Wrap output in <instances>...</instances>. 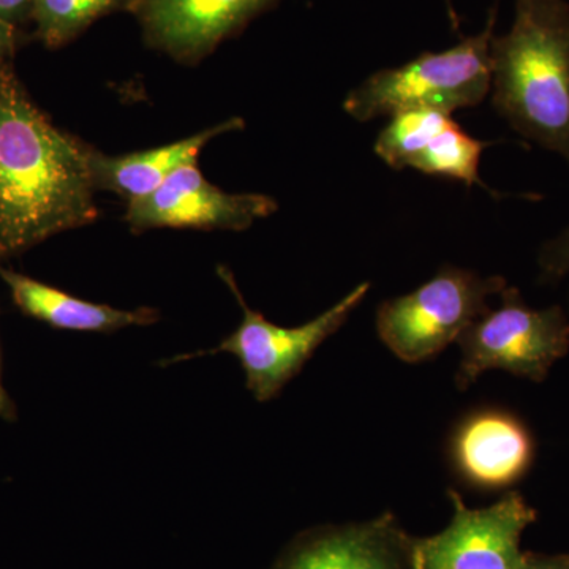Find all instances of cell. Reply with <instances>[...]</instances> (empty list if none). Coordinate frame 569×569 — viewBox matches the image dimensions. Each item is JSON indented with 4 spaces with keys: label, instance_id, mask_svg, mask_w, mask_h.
<instances>
[{
    "label": "cell",
    "instance_id": "1",
    "mask_svg": "<svg viewBox=\"0 0 569 569\" xmlns=\"http://www.w3.org/2000/svg\"><path fill=\"white\" fill-rule=\"evenodd\" d=\"M89 151L0 73V258L96 222Z\"/></svg>",
    "mask_w": 569,
    "mask_h": 569
},
{
    "label": "cell",
    "instance_id": "2",
    "mask_svg": "<svg viewBox=\"0 0 569 569\" xmlns=\"http://www.w3.org/2000/svg\"><path fill=\"white\" fill-rule=\"evenodd\" d=\"M490 70L498 114L569 163L567 0H516L511 29L490 40Z\"/></svg>",
    "mask_w": 569,
    "mask_h": 569
},
{
    "label": "cell",
    "instance_id": "3",
    "mask_svg": "<svg viewBox=\"0 0 569 569\" xmlns=\"http://www.w3.org/2000/svg\"><path fill=\"white\" fill-rule=\"evenodd\" d=\"M497 10L489 13L485 31L441 52H425L406 66L377 71L348 93L343 108L359 122L399 112H447L477 107L492 82L490 40Z\"/></svg>",
    "mask_w": 569,
    "mask_h": 569
},
{
    "label": "cell",
    "instance_id": "4",
    "mask_svg": "<svg viewBox=\"0 0 569 569\" xmlns=\"http://www.w3.org/2000/svg\"><path fill=\"white\" fill-rule=\"evenodd\" d=\"M458 343L460 391L488 370H505L539 383L569 351V313L560 306L533 309L518 288L507 287L500 306L468 326Z\"/></svg>",
    "mask_w": 569,
    "mask_h": 569
},
{
    "label": "cell",
    "instance_id": "5",
    "mask_svg": "<svg viewBox=\"0 0 569 569\" xmlns=\"http://www.w3.org/2000/svg\"><path fill=\"white\" fill-rule=\"evenodd\" d=\"M507 287L503 277L445 266L417 290L378 307V336L403 362L427 361L458 342L468 326L488 312L490 296Z\"/></svg>",
    "mask_w": 569,
    "mask_h": 569
},
{
    "label": "cell",
    "instance_id": "6",
    "mask_svg": "<svg viewBox=\"0 0 569 569\" xmlns=\"http://www.w3.org/2000/svg\"><path fill=\"white\" fill-rule=\"evenodd\" d=\"M219 274L231 288L244 310L242 323L233 335L223 339L219 347L197 355L178 356L164 365L186 361L193 356L217 355L222 351L233 355L244 369L247 389L252 392L258 402H268L279 396L284 385L301 372L317 348L346 325L350 313L361 305L370 290L369 282L358 284L346 298L340 299L336 306L313 318L309 323L283 328L266 320L260 312L246 305L230 269L219 268Z\"/></svg>",
    "mask_w": 569,
    "mask_h": 569
},
{
    "label": "cell",
    "instance_id": "7",
    "mask_svg": "<svg viewBox=\"0 0 569 569\" xmlns=\"http://www.w3.org/2000/svg\"><path fill=\"white\" fill-rule=\"evenodd\" d=\"M451 522L443 531L413 539V569H520L523 533L537 511L519 492H508L490 507L467 508L456 490Z\"/></svg>",
    "mask_w": 569,
    "mask_h": 569
},
{
    "label": "cell",
    "instance_id": "8",
    "mask_svg": "<svg viewBox=\"0 0 569 569\" xmlns=\"http://www.w3.org/2000/svg\"><path fill=\"white\" fill-rule=\"evenodd\" d=\"M279 209L260 193H227L187 164L148 197L127 204L126 222L134 233L156 228L242 231Z\"/></svg>",
    "mask_w": 569,
    "mask_h": 569
},
{
    "label": "cell",
    "instance_id": "9",
    "mask_svg": "<svg viewBox=\"0 0 569 569\" xmlns=\"http://www.w3.org/2000/svg\"><path fill=\"white\" fill-rule=\"evenodd\" d=\"M277 0H137L146 40L178 62L194 63Z\"/></svg>",
    "mask_w": 569,
    "mask_h": 569
},
{
    "label": "cell",
    "instance_id": "10",
    "mask_svg": "<svg viewBox=\"0 0 569 569\" xmlns=\"http://www.w3.org/2000/svg\"><path fill=\"white\" fill-rule=\"evenodd\" d=\"M272 569H413V539L392 515L307 531Z\"/></svg>",
    "mask_w": 569,
    "mask_h": 569
},
{
    "label": "cell",
    "instance_id": "11",
    "mask_svg": "<svg viewBox=\"0 0 569 569\" xmlns=\"http://www.w3.org/2000/svg\"><path fill=\"white\" fill-rule=\"evenodd\" d=\"M460 477L479 489H505L526 477L535 443L520 419L501 410H479L463 419L451 440Z\"/></svg>",
    "mask_w": 569,
    "mask_h": 569
},
{
    "label": "cell",
    "instance_id": "12",
    "mask_svg": "<svg viewBox=\"0 0 569 569\" xmlns=\"http://www.w3.org/2000/svg\"><path fill=\"white\" fill-rule=\"evenodd\" d=\"M242 127V119L233 118L186 140L119 157L104 156L91 148L89 170L93 189L107 190L123 198L127 204L132 203L159 189L176 171L197 163L198 156L213 138Z\"/></svg>",
    "mask_w": 569,
    "mask_h": 569
},
{
    "label": "cell",
    "instance_id": "13",
    "mask_svg": "<svg viewBox=\"0 0 569 569\" xmlns=\"http://www.w3.org/2000/svg\"><path fill=\"white\" fill-rule=\"evenodd\" d=\"M0 277L9 284L14 305L26 316L43 321L56 329L80 332H116L130 326H149L159 321L152 309L122 310L107 305L84 301L41 283L31 277L0 268Z\"/></svg>",
    "mask_w": 569,
    "mask_h": 569
},
{
    "label": "cell",
    "instance_id": "14",
    "mask_svg": "<svg viewBox=\"0 0 569 569\" xmlns=\"http://www.w3.org/2000/svg\"><path fill=\"white\" fill-rule=\"evenodd\" d=\"M489 146L492 142L477 140L463 132L458 122L451 121L426 142L407 168H415L436 178L463 182L468 187L473 183L486 187L479 178V163L482 152Z\"/></svg>",
    "mask_w": 569,
    "mask_h": 569
},
{
    "label": "cell",
    "instance_id": "15",
    "mask_svg": "<svg viewBox=\"0 0 569 569\" xmlns=\"http://www.w3.org/2000/svg\"><path fill=\"white\" fill-rule=\"evenodd\" d=\"M137 0H33L39 37L58 48L77 39L93 21L114 11H132Z\"/></svg>",
    "mask_w": 569,
    "mask_h": 569
},
{
    "label": "cell",
    "instance_id": "16",
    "mask_svg": "<svg viewBox=\"0 0 569 569\" xmlns=\"http://www.w3.org/2000/svg\"><path fill=\"white\" fill-rule=\"evenodd\" d=\"M452 121L451 114L432 110L399 112L381 130L376 153L389 167L402 170L433 134Z\"/></svg>",
    "mask_w": 569,
    "mask_h": 569
},
{
    "label": "cell",
    "instance_id": "17",
    "mask_svg": "<svg viewBox=\"0 0 569 569\" xmlns=\"http://www.w3.org/2000/svg\"><path fill=\"white\" fill-rule=\"evenodd\" d=\"M538 269L541 282H557L569 274V227L541 247Z\"/></svg>",
    "mask_w": 569,
    "mask_h": 569
},
{
    "label": "cell",
    "instance_id": "18",
    "mask_svg": "<svg viewBox=\"0 0 569 569\" xmlns=\"http://www.w3.org/2000/svg\"><path fill=\"white\" fill-rule=\"evenodd\" d=\"M33 0H0V18L13 26L32 17Z\"/></svg>",
    "mask_w": 569,
    "mask_h": 569
},
{
    "label": "cell",
    "instance_id": "19",
    "mask_svg": "<svg viewBox=\"0 0 569 569\" xmlns=\"http://www.w3.org/2000/svg\"><path fill=\"white\" fill-rule=\"evenodd\" d=\"M520 569H569V556L526 553V560Z\"/></svg>",
    "mask_w": 569,
    "mask_h": 569
},
{
    "label": "cell",
    "instance_id": "20",
    "mask_svg": "<svg viewBox=\"0 0 569 569\" xmlns=\"http://www.w3.org/2000/svg\"><path fill=\"white\" fill-rule=\"evenodd\" d=\"M11 50H13V26L0 18V73L6 71L2 69V63L9 58Z\"/></svg>",
    "mask_w": 569,
    "mask_h": 569
},
{
    "label": "cell",
    "instance_id": "21",
    "mask_svg": "<svg viewBox=\"0 0 569 569\" xmlns=\"http://www.w3.org/2000/svg\"><path fill=\"white\" fill-rule=\"evenodd\" d=\"M0 417L13 421L17 418V408L13 400L7 395L6 388L2 387V376H0Z\"/></svg>",
    "mask_w": 569,
    "mask_h": 569
},
{
    "label": "cell",
    "instance_id": "22",
    "mask_svg": "<svg viewBox=\"0 0 569 569\" xmlns=\"http://www.w3.org/2000/svg\"><path fill=\"white\" fill-rule=\"evenodd\" d=\"M445 2H447L448 13H449V18H451L452 26H455V28H458V26H459L458 14H456V10H455V7H452L451 0H445Z\"/></svg>",
    "mask_w": 569,
    "mask_h": 569
}]
</instances>
